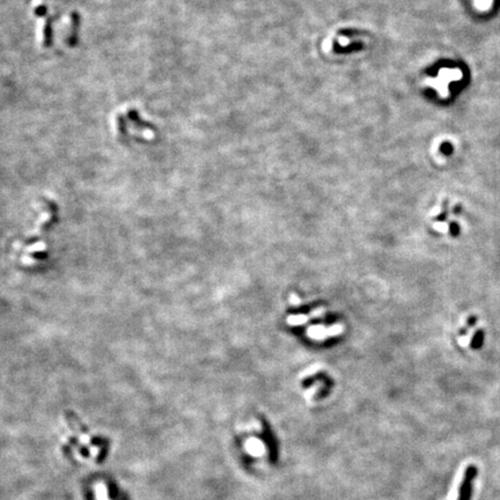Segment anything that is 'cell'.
I'll return each instance as SVG.
<instances>
[{
  "label": "cell",
  "mask_w": 500,
  "mask_h": 500,
  "mask_svg": "<svg viewBox=\"0 0 500 500\" xmlns=\"http://www.w3.org/2000/svg\"><path fill=\"white\" fill-rule=\"evenodd\" d=\"M449 199L445 198L439 213L433 216L431 225L438 235L446 239H458L465 233V224L460 219L463 207L461 204L449 205Z\"/></svg>",
  "instance_id": "obj_2"
},
{
  "label": "cell",
  "mask_w": 500,
  "mask_h": 500,
  "mask_svg": "<svg viewBox=\"0 0 500 500\" xmlns=\"http://www.w3.org/2000/svg\"><path fill=\"white\" fill-rule=\"evenodd\" d=\"M486 338L487 326L481 314L473 310L461 314L454 327V341L462 351H479L484 347Z\"/></svg>",
  "instance_id": "obj_1"
},
{
  "label": "cell",
  "mask_w": 500,
  "mask_h": 500,
  "mask_svg": "<svg viewBox=\"0 0 500 500\" xmlns=\"http://www.w3.org/2000/svg\"><path fill=\"white\" fill-rule=\"evenodd\" d=\"M81 453H83V455H84V456H88V454H89V453H88V450H87V449H86V448H84V449H81Z\"/></svg>",
  "instance_id": "obj_5"
},
{
  "label": "cell",
  "mask_w": 500,
  "mask_h": 500,
  "mask_svg": "<svg viewBox=\"0 0 500 500\" xmlns=\"http://www.w3.org/2000/svg\"><path fill=\"white\" fill-rule=\"evenodd\" d=\"M478 469L475 466H469L466 469L465 477H463L462 484L460 487V494H458L457 500H470L471 494H473V486L474 481L477 477Z\"/></svg>",
  "instance_id": "obj_3"
},
{
  "label": "cell",
  "mask_w": 500,
  "mask_h": 500,
  "mask_svg": "<svg viewBox=\"0 0 500 500\" xmlns=\"http://www.w3.org/2000/svg\"><path fill=\"white\" fill-rule=\"evenodd\" d=\"M261 439L265 442L266 448L269 450V460L271 463H276L278 460V445L274 439L273 434L270 431L268 425L264 426V433L261 436Z\"/></svg>",
  "instance_id": "obj_4"
}]
</instances>
